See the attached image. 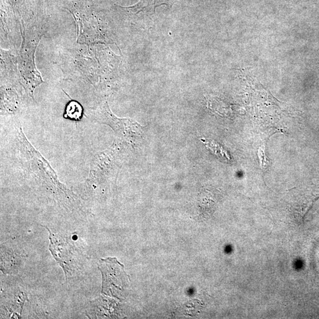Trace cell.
Here are the masks:
<instances>
[{"label":"cell","mask_w":319,"mask_h":319,"mask_svg":"<svg viewBox=\"0 0 319 319\" xmlns=\"http://www.w3.org/2000/svg\"><path fill=\"white\" fill-rule=\"evenodd\" d=\"M259 157L261 168H262L263 170H266L268 165V161L265 154V144H263L262 147L260 148L259 150Z\"/></svg>","instance_id":"7"},{"label":"cell","mask_w":319,"mask_h":319,"mask_svg":"<svg viewBox=\"0 0 319 319\" xmlns=\"http://www.w3.org/2000/svg\"><path fill=\"white\" fill-rule=\"evenodd\" d=\"M88 117L92 121L110 126L121 139L134 145L143 133V126L131 118H118L109 107L107 102L89 109Z\"/></svg>","instance_id":"2"},{"label":"cell","mask_w":319,"mask_h":319,"mask_svg":"<svg viewBox=\"0 0 319 319\" xmlns=\"http://www.w3.org/2000/svg\"><path fill=\"white\" fill-rule=\"evenodd\" d=\"M115 154V148L112 147L92 158L89 176L84 184L89 197L92 198L98 188L111 175L114 169Z\"/></svg>","instance_id":"5"},{"label":"cell","mask_w":319,"mask_h":319,"mask_svg":"<svg viewBox=\"0 0 319 319\" xmlns=\"http://www.w3.org/2000/svg\"><path fill=\"white\" fill-rule=\"evenodd\" d=\"M83 109L81 104L76 101H71L65 108L64 118L78 121L82 117Z\"/></svg>","instance_id":"6"},{"label":"cell","mask_w":319,"mask_h":319,"mask_svg":"<svg viewBox=\"0 0 319 319\" xmlns=\"http://www.w3.org/2000/svg\"><path fill=\"white\" fill-rule=\"evenodd\" d=\"M49 233L50 241L49 250L54 259L63 268L67 280L73 277L75 272L78 271V260L82 258V254L76 246L67 239L52 233L48 227H45Z\"/></svg>","instance_id":"4"},{"label":"cell","mask_w":319,"mask_h":319,"mask_svg":"<svg viewBox=\"0 0 319 319\" xmlns=\"http://www.w3.org/2000/svg\"><path fill=\"white\" fill-rule=\"evenodd\" d=\"M98 268L102 274L101 293L120 299L130 282V276L124 271V266L117 259L108 257L100 259Z\"/></svg>","instance_id":"3"},{"label":"cell","mask_w":319,"mask_h":319,"mask_svg":"<svg viewBox=\"0 0 319 319\" xmlns=\"http://www.w3.org/2000/svg\"><path fill=\"white\" fill-rule=\"evenodd\" d=\"M16 139L24 168L36 184L65 209L81 211V202L77 196L60 182L48 161L29 142L20 126L16 129Z\"/></svg>","instance_id":"1"}]
</instances>
